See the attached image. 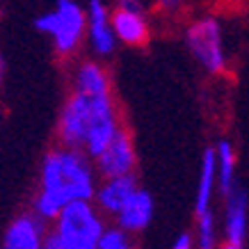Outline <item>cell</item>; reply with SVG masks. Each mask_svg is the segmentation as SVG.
<instances>
[{
	"mask_svg": "<svg viewBox=\"0 0 249 249\" xmlns=\"http://www.w3.org/2000/svg\"><path fill=\"white\" fill-rule=\"evenodd\" d=\"M96 167L94 158L83 149L57 144L44 156L39 172V190L35 195V213L46 222H53L64 206L96 195Z\"/></svg>",
	"mask_w": 249,
	"mask_h": 249,
	"instance_id": "6da1fadb",
	"label": "cell"
},
{
	"mask_svg": "<svg viewBox=\"0 0 249 249\" xmlns=\"http://www.w3.org/2000/svg\"><path fill=\"white\" fill-rule=\"evenodd\" d=\"M140 188L135 174H126V176H112V178H103V183L96 188L94 195V204L103 211V215L114 217L117 213L124 208L133 192Z\"/></svg>",
	"mask_w": 249,
	"mask_h": 249,
	"instance_id": "7c38bea8",
	"label": "cell"
},
{
	"mask_svg": "<svg viewBox=\"0 0 249 249\" xmlns=\"http://www.w3.org/2000/svg\"><path fill=\"white\" fill-rule=\"evenodd\" d=\"M217 156V190L222 195H227L238 185L235 183V151L233 144L229 140H219L215 146Z\"/></svg>",
	"mask_w": 249,
	"mask_h": 249,
	"instance_id": "2e32d148",
	"label": "cell"
},
{
	"mask_svg": "<svg viewBox=\"0 0 249 249\" xmlns=\"http://www.w3.org/2000/svg\"><path fill=\"white\" fill-rule=\"evenodd\" d=\"M172 249H196V245H195V235L192 233H181L176 240H174V245H172Z\"/></svg>",
	"mask_w": 249,
	"mask_h": 249,
	"instance_id": "d6986e66",
	"label": "cell"
},
{
	"mask_svg": "<svg viewBox=\"0 0 249 249\" xmlns=\"http://www.w3.org/2000/svg\"><path fill=\"white\" fill-rule=\"evenodd\" d=\"M196 249H217V231H215V213H206L196 217L195 227Z\"/></svg>",
	"mask_w": 249,
	"mask_h": 249,
	"instance_id": "e0dca14e",
	"label": "cell"
},
{
	"mask_svg": "<svg viewBox=\"0 0 249 249\" xmlns=\"http://www.w3.org/2000/svg\"><path fill=\"white\" fill-rule=\"evenodd\" d=\"M73 89L85 96H106L112 94V83L106 67L96 60H83L73 69Z\"/></svg>",
	"mask_w": 249,
	"mask_h": 249,
	"instance_id": "9a60e30c",
	"label": "cell"
},
{
	"mask_svg": "<svg viewBox=\"0 0 249 249\" xmlns=\"http://www.w3.org/2000/svg\"><path fill=\"white\" fill-rule=\"evenodd\" d=\"M35 28L51 37L60 57H73L87 37V9L76 0H55V7L35 18Z\"/></svg>",
	"mask_w": 249,
	"mask_h": 249,
	"instance_id": "7a4b0ae2",
	"label": "cell"
},
{
	"mask_svg": "<svg viewBox=\"0 0 249 249\" xmlns=\"http://www.w3.org/2000/svg\"><path fill=\"white\" fill-rule=\"evenodd\" d=\"M215 190H217V156H215V146H208L201 156V165H199V183H196L195 192V217L213 211Z\"/></svg>",
	"mask_w": 249,
	"mask_h": 249,
	"instance_id": "5bb4252c",
	"label": "cell"
},
{
	"mask_svg": "<svg viewBox=\"0 0 249 249\" xmlns=\"http://www.w3.org/2000/svg\"><path fill=\"white\" fill-rule=\"evenodd\" d=\"M217 249H242V245H235V242H229V240H224L222 245H219Z\"/></svg>",
	"mask_w": 249,
	"mask_h": 249,
	"instance_id": "7402d4cb",
	"label": "cell"
},
{
	"mask_svg": "<svg viewBox=\"0 0 249 249\" xmlns=\"http://www.w3.org/2000/svg\"><path fill=\"white\" fill-rule=\"evenodd\" d=\"M53 222V233L64 242L67 249H96L106 231L103 211L94 204V199L71 201L62 208Z\"/></svg>",
	"mask_w": 249,
	"mask_h": 249,
	"instance_id": "3957f363",
	"label": "cell"
},
{
	"mask_svg": "<svg viewBox=\"0 0 249 249\" xmlns=\"http://www.w3.org/2000/svg\"><path fill=\"white\" fill-rule=\"evenodd\" d=\"M44 249H67V247H64V242H62V240H60V238H57V235H55V233H53V231H51V233L46 235Z\"/></svg>",
	"mask_w": 249,
	"mask_h": 249,
	"instance_id": "ffe728a7",
	"label": "cell"
},
{
	"mask_svg": "<svg viewBox=\"0 0 249 249\" xmlns=\"http://www.w3.org/2000/svg\"><path fill=\"white\" fill-rule=\"evenodd\" d=\"M135 165H137V151L128 128H121V133L110 142L106 151L98 153L94 158V167H96L101 178L135 174Z\"/></svg>",
	"mask_w": 249,
	"mask_h": 249,
	"instance_id": "ba28073f",
	"label": "cell"
},
{
	"mask_svg": "<svg viewBox=\"0 0 249 249\" xmlns=\"http://www.w3.org/2000/svg\"><path fill=\"white\" fill-rule=\"evenodd\" d=\"M87 41L98 57H107L117 48V35L112 28V12L106 0H87Z\"/></svg>",
	"mask_w": 249,
	"mask_h": 249,
	"instance_id": "9c48e42d",
	"label": "cell"
},
{
	"mask_svg": "<svg viewBox=\"0 0 249 249\" xmlns=\"http://www.w3.org/2000/svg\"><path fill=\"white\" fill-rule=\"evenodd\" d=\"M156 5L165 12H176V9L183 5V0H156Z\"/></svg>",
	"mask_w": 249,
	"mask_h": 249,
	"instance_id": "44dd1931",
	"label": "cell"
},
{
	"mask_svg": "<svg viewBox=\"0 0 249 249\" xmlns=\"http://www.w3.org/2000/svg\"><path fill=\"white\" fill-rule=\"evenodd\" d=\"M112 28L117 41L133 48L146 46L151 37V28L144 14L142 0H117V7L112 12Z\"/></svg>",
	"mask_w": 249,
	"mask_h": 249,
	"instance_id": "52a82bcc",
	"label": "cell"
},
{
	"mask_svg": "<svg viewBox=\"0 0 249 249\" xmlns=\"http://www.w3.org/2000/svg\"><path fill=\"white\" fill-rule=\"evenodd\" d=\"M185 44L190 53L208 73H224L227 71V51H224V37L222 25L213 16H201L188 25L185 30Z\"/></svg>",
	"mask_w": 249,
	"mask_h": 249,
	"instance_id": "277c9868",
	"label": "cell"
},
{
	"mask_svg": "<svg viewBox=\"0 0 249 249\" xmlns=\"http://www.w3.org/2000/svg\"><path fill=\"white\" fill-rule=\"evenodd\" d=\"M89 112L91 98L73 89L67 96V101H64V106L60 110V117H57V140H60V144L85 151V140H87V128H89Z\"/></svg>",
	"mask_w": 249,
	"mask_h": 249,
	"instance_id": "8992f818",
	"label": "cell"
},
{
	"mask_svg": "<svg viewBox=\"0 0 249 249\" xmlns=\"http://www.w3.org/2000/svg\"><path fill=\"white\" fill-rule=\"evenodd\" d=\"M249 231V196L245 188L235 185L224 195V240L245 245Z\"/></svg>",
	"mask_w": 249,
	"mask_h": 249,
	"instance_id": "8fae6325",
	"label": "cell"
},
{
	"mask_svg": "<svg viewBox=\"0 0 249 249\" xmlns=\"http://www.w3.org/2000/svg\"><path fill=\"white\" fill-rule=\"evenodd\" d=\"M151 219H153V196L146 190L137 188L133 192V196L124 204V208L114 215V224L121 227L124 231H128V233L137 235L151 224Z\"/></svg>",
	"mask_w": 249,
	"mask_h": 249,
	"instance_id": "4fadbf2b",
	"label": "cell"
},
{
	"mask_svg": "<svg viewBox=\"0 0 249 249\" xmlns=\"http://www.w3.org/2000/svg\"><path fill=\"white\" fill-rule=\"evenodd\" d=\"M96 249H137V245L133 233H128V231H124L121 227L114 224V227H106Z\"/></svg>",
	"mask_w": 249,
	"mask_h": 249,
	"instance_id": "ac0fdd59",
	"label": "cell"
},
{
	"mask_svg": "<svg viewBox=\"0 0 249 249\" xmlns=\"http://www.w3.org/2000/svg\"><path fill=\"white\" fill-rule=\"evenodd\" d=\"M121 117L117 110L112 94L91 98V112H89V128H87V140H85V151L91 158L103 153L110 146L114 137L121 133Z\"/></svg>",
	"mask_w": 249,
	"mask_h": 249,
	"instance_id": "5b68a950",
	"label": "cell"
},
{
	"mask_svg": "<svg viewBox=\"0 0 249 249\" xmlns=\"http://www.w3.org/2000/svg\"><path fill=\"white\" fill-rule=\"evenodd\" d=\"M46 219L37 213H23L5 231V249H44Z\"/></svg>",
	"mask_w": 249,
	"mask_h": 249,
	"instance_id": "30bf717a",
	"label": "cell"
}]
</instances>
